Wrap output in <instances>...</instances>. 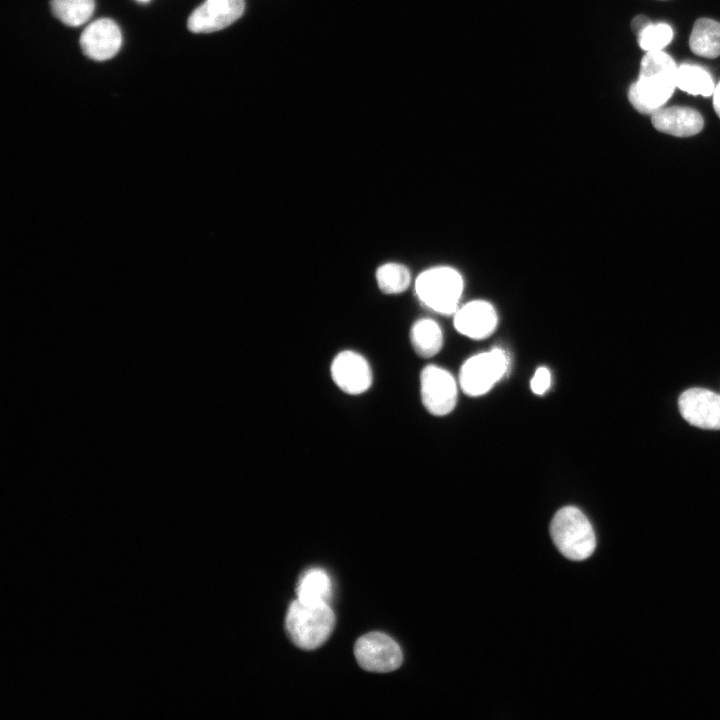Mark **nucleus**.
I'll return each mask as SVG.
<instances>
[{"mask_svg": "<svg viewBox=\"0 0 720 720\" xmlns=\"http://www.w3.org/2000/svg\"><path fill=\"white\" fill-rule=\"evenodd\" d=\"M677 69L674 60L663 50L646 52L638 79L628 91L632 106L643 114L652 115L660 110L677 87Z\"/></svg>", "mask_w": 720, "mask_h": 720, "instance_id": "obj_1", "label": "nucleus"}, {"mask_svg": "<svg viewBox=\"0 0 720 720\" xmlns=\"http://www.w3.org/2000/svg\"><path fill=\"white\" fill-rule=\"evenodd\" d=\"M335 626V615L327 602H291L285 628L290 640L300 649L314 650L328 640Z\"/></svg>", "mask_w": 720, "mask_h": 720, "instance_id": "obj_2", "label": "nucleus"}, {"mask_svg": "<svg viewBox=\"0 0 720 720\" xmlns=\"http://www.w3.org/2000/svg\"><path fill=\"white\" fill-rule=\"evenodd\" d=\"M550 534L558 550L571 560L587 559L596 547L591 523L574 506H565L556 512L550 524Z\"/></svg>", "mask_w": 720, "mask_h": 720, "instance_id": "obj_3", "label": "nucleus"}, {"mask_svg": "<svg viewBox=\"0 0 720 720\" xmlns=\"http://www.w3.org/2000/svg\"><path fill=\"white\" fill-rule=\"evenodd\" d=\"M415 290L425 306L441 314H453L459 309L463 279L452 267H433L418 276Z\"/></svg>", "mask_w": 720, "mask_h": 720, "instance_id": "obj_4", "label": "nucleus"}, {"mask_svg": "<svg viewBox=\"0 0 720 720\" xmlns=\"http://www.w3.org/2000/svg\"><path fill=\"white\" fill-rule=\"evenodd\" d=\"M508 369V358L500 348L469 358L462 366L459 381L463 391L470 396L488 392Z\"/></svg>", "mask_w": 720, "mask_h": 720, "instance_id": "obj_5", "label": "nucleus"}, {"mask_svg": "<svg viewBox=\"0 0 720 720\" xmlns=\"http://www.w3.org/2000/svg\"><path fill=\"white\" fill-rule=\"evenodd\" d=\"M354 654L360 667L371 672H391L403 661L400 646L387 634L369 632L354 645Z\"/></svg>", "mask_w": 720, "mask_h": 720, "instance_id": "obj_6", "label": "nucleus"}, {"mask_svg": "<svg viewBox=\"0 0 720 720\" xmlns=\"http://www.w3.org/2000/svg\"><path fill=\"white\" fill-rule=\"evenodd\" d=\"M421 399L433 415L450 413L457 402V386L452 375L435 365L423 368L420 374Z\"/></svg>", "mask_w": 720, "mask_h": 720, "instance_id": "obj_7", "label": "nucleus"}, {"mask_svg": "<svg viewBox=\"0 0 720 720\" xmlns=\"http://www.w3.org/2000/svg\"><path fill=\"white\" fill-rule=\"evenodd\" d=\"M335 385L344 393L359 395L372 385L373 375L368 361L359 353L345 350L338 353L330 366Z\"/></svg>", "mask_w": 720, "mask_h": 720, "instance_id": "obj_8", "label": "nucleus"}, {"mask_svg": "<svg viewBox=\"0 0 720 720\" xmlns=\"http://www.w3.org/2000/svg\"><path fill=\"white\" fill-rule=\"evenodd\" d=\"M244 8V0H205L190 14L187 27L193 33L216 32L239 19Z\"/></svg>", "mask_w": 720, "mask_h": 720, "instance_id": "obj_9", "label": "nucleus"}, {"mask_svg": "<svg viewBox=\"0 0 720 720\" xmlns=\"http://www.w3.org/2000/svg\"><path fill=\"white\" fill-rule=\"evenodd\" d=\"M82 52L90 59L105 61L114 57L122 44L119 26L110 18H100L88 24L79 39Z\"/></svg>", "mask_w": 720, "mask_h": 720, "instance_id": "obj_10", "label": "nucleus"}, {"mask_svg": "<svg viewBox=\"0 0 720 720\" xmlns=\"http://www.w3.org/2000/svg\"><path fill=\"white\" fill-rule=\"evenodd\" d=\"M679 410L690 424L703 429H720V395L703 388L683 392Z\"/></svg>", "mask_w": 720, "mask_h": 720, "instance_id": "obj_11", "label": "nucleus"}, {"mask_svg": "<svg viewBox=\"0 0 720 720\" xmlns=\"http://www.w3.org/2000/svg\"><path fill=\"white\" fill-rule=\"evenodd\" d=\"M498 322L495 308L487 301L474 300L455 313L454 325L458 332L472 338L483 339L490 336Z\"/></svg>", "mask_w": 720, "mask_h": 720, "instance_id": "obj_12", "label": "nucleus"}, {"mask_svg": "<svg viewBox=\"0 0 720 720\" xmlns=\"http://www.w3.org/2000/svg\"><path fill=\"white\" fill-rule=\"evenodd\" d=\"M651 121L656 130L676 137L695 135L704 124L698 111L684 106L661 108L652 114Z\"/></svg>", "mask_w": 720, "mask_h": 720, "instance_id": "obj_13", "label": "nucleus"}, {"mask_svg": "<svg viewBox=\"0 0 720 720\" xmlns=\"http://www.w3.org/2000/svg\"><path fill=\"white\" fill-rule=\"evenodd\" d=\"M689 46L694 54L701 57L720 56V23L710 18L698 19L693 25Z\"/></svg>", "mask_w": 720, "mask_h": 720, "instance_id": "obj_14", "label": "nucleus"}, {"mask_svg": "<svg viewBox=\"0 0 720 720\" xmlns=\"http://www.w3.org/2000/svg\"><path fill=\"white\" fill-rule=\"evenodd\" d=\"M410 341L417 355L422 358L432 357L443 344L441 328L431 319H420L411 327Z\"/></svg>", "mask_w": 720, "mask_h": 720, "instance_id": "obj_15", "label": "nucleus"}, {"mask_svg": "<svg viewBox=\"0 0 720 720\" xmlns=\"http://www.w3.org/2000/svg\"><path fill=\"white\" fill-rule=\"evenodd\" d=\"M296 594L297 599L302 602H327L331 594V581L328 574L320 568L307 570L298 582Z\"/></svg>", "mask_w": 720, "mask_h": 720, "instance_id": "obj_16", "label": "nucleus"}, {"mask_svg": "<svg viewBox=\"0 0 720 720\" xmlns=\"http://www.w3.org/2000/svg\"><path fill=\"white\" fill-rule=\"evenodd\" d=\"M676 86L692 95L709 97L715 86L711 75L702 67L683 64L677 69Z\"/></svg>", "mask_w": 720, "mask_h": 720, "instance_id": "obj_17", "label": "nucleus"}, {"mask_svg": "<svg viewBox=\"0 0 720 720\" xmlns=\"http://www.w3.org/2000/svg\"><path fill=\"white\" fill-rule=\"evenodd\" d=\"M53 15L63 24L78 27L85 24L95 9V0H50Z\"/></svg>", "mask_w": 720, "mask_h": 720, "instance_id": "obj_18", "label": "nucleus"}, {"mask_svg": "<svg viewBox=\"0 0 720 720\" xmlns=\"http://www.w3.org/2000/svg\"><path fill=\"white\" fill-rule=\"evenodd\" d=\"M377 284L385 294H399L405 291L411 281L408 268L399 263H387L376 272Z\"/></svg>", "mask_w": 720, "mask_h": 720, "instance_id": "obj_19", "label": "nucleus"}, {"mask_svg": "<svg viewBox=\"0 0 720 720\" xmlns=\"http://www.w3.org/2000/svg\"><path fill=\"white\" fill-rule=\"evenodd\" d=\"M637 36L639 46L646 52L662 51L671 42L673 30L665 23H651Z\"/></svg>", "mask_w": 720, "mask_h": 720, "instance_id": "obj_20", "label": "nucleus"}, {"mask_svg": "<svg viewBox=\"0 0 720 720\" xmlns=\"http://www.w3.org/2000/svg\"><path fill=\"white\" fill-rule=\"evenodd\" d=\"M551 375L546 367H539L531 379V389L537 395L544 394L550 387Z\"/></svg>", "mask_w": 720, "mask_h": 720, "instance_id": "obj_21", "label": "nucleus"}, {"mask_svg": "<svg viewBox=\"0 0 720 720\" xmlns=\"http://www.w3.org/2000/svg\"><path fill=\"white\" fill-rule=\"evenodd\" d=\"M650 20L645 16H637L633 19L631 27L634 30V32L638 35L642 30H644L648 25H650Z\"/></svg>", "mask_w": 720, "mask_h": 720, "instance_id": "obj_22", "label": "nucleus"}, {"mask_svg": "<svg viewBox=\"0 0 720 720\" xmlns=\"http://www.w3.org/2000/svg\"><path fill=\"white\" fill-rule=\"evenodd\" d=\"M712 95H713L714 110H715L716 114L718 115V117L720 118V82L715 87Z\"/></svg>", "mask_w": 720, "mask_h": 720, "instance_id": "obj_23", "label": "nucleus"}, {"mask_svg": "<svg viewBox=\"0 0 720 720\" xmlns=\"http://www.w3.org/2000/svg\"><path fill=\"white\" fill-rule=\"evenodd\" d=\"M137 1L145 3V2H148V1H150V0H137Z\"/></svg>", "mask_w": 720, "mask_h": 720, "instance_id": "obj_24", "label": "nucleus"}]
</instances>
